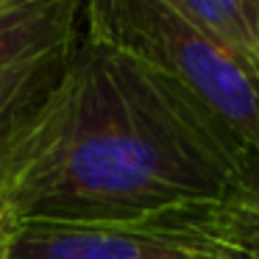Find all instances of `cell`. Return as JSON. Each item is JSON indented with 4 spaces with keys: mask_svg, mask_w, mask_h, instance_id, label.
<instances>
[{
    "mask_svg": "<svg viewBox=\"0 0 259 259\" xmlns=\"http://www.w3.org/2000/svg\"><path fill=\"white\" fill-rule=\"evenodd\" d=\"M248 159L170 75L81 31L62 84L0 156V226L137 223L223 201Z\"/></svg>",
    "mask_w": 259,
    "mask_h": 259,
    "instance_id": "1",
    "label": "cell"
},
{
    "mask_svg": "<svg viewBox=\"0 0 259 259\" xmlns=\"http://www.w3.org/2000/svg\"><path fill=\"white\" fill-rule=\"evenodd\" d=\"M84 34L170 75L251 156H259V64L203 36L167 0L84 3Z\"/></svg>",
    "mask_w": 259,
    "mask_h": 259,
    "instance_id": "2",
    "label": "cell"
},
{
    "mask_svg": "<svg viewBox=\"0 0 259 259\" xmlns=\"http://www.w3.org/2000/svg\"><path fill=\"white\" fill-rule=\"evenodd\" d=\"M212 203L112 226L17 223L0 259H256L214 223Z\"/></svg>",
    "mask_w": 259,
    "mask_h": 259,
    "instance_id": "3",
    "label": "cell"
},
{
    "mask_svg": "<svg viewBox=\"0 0 259 259\" xmlns=\"http://www.w3.org/2000/svg\"><path fill=\"white\" fill-rule=\"evenodd\" d=\"M84 31L75 0H6L0 9V156L62 84Z\"/></svg>",
    "mask_w": 259,
    "mask_h": 259,
    "instance_id": "4",
    "label": "cell"
},
{
    "mask_svg": "<svg viewBox=\"0 0 259 259\" xmlns=\"http://www.w3.org/2000/svg\"><path fill=\"white\" fill-rule=\"evenodd\" d=\"M192 28L229 53L259 64V0H167Z\"/></svg>",
    "mask_w": 259,
    "mask_h": 259,
    "instance_id": "5",
    "label": "cell"
},
{
    "mask_svg": "<svg viewBox=\"0 0 259 259\" xmlns=\"http://www.w3.org/2000/svg\"><path fill=\"white\" fill-rule=\"evenodd\" d=\"M212 214L237 245L259 259V156L248 159L237 187L223 201L212 203Z\"/></svg>",
    "mask_w": 259,
    "mask_h": 259,
    "instance_id": "6",
    "label": "cell"
},
{
    "mask_svg": "<svg viewBox=\"0 0 259 259\" xmlns=\"http://www.w3.org/2000/svg\"><path fill=\"white\" fill-rule=\"evenodd\" d=\"M6 234H9V231L3 229V226H0V245H3V240H6Z\"/></svg>",
    "mask_w": 259,
    "mask_h": 259,
    "instance_id": "7",
    "label": "cell"
},
{
    "mask_svg": "<svg viewBox=\"0 0 259 259\" xmlns=\"http://www.w3.org/2000/svg\"><path fill=\"white\" fill-rule=\"evenodd\" d=\"M3 3H6V0H0V9H3Z\"/></svg>",
    "mask_w": 259,
    "mask_h": 259,
    "instance_id": "8",
    "label": "cell"
}]
</instances>
